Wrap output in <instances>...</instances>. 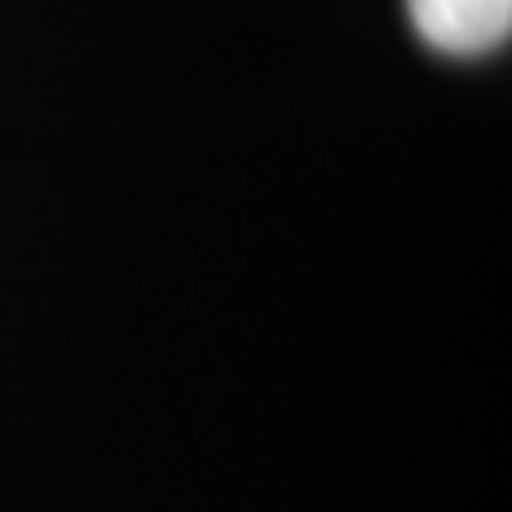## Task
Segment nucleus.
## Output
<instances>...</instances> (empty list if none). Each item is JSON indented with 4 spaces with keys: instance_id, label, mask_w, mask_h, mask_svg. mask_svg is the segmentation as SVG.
I'll use <instances>...</instances> for the list:
<instances>
[{
    "instance_id": "f257e3e1",
    "label": "nucleus",
    "mask_w": 512,
    "mask_h": 512,
    "mask_svg": "<svg viewBox=\"0 0 512 512\" xmlns=\"http://www.w3.org/2000/svg\"><path fill=\"white\" fill-rule=\"evenodd\" d=\"M408 19L427 48L446 57H479L508 43L512 0H408Z\"/></svg>"
}]
</instances>
